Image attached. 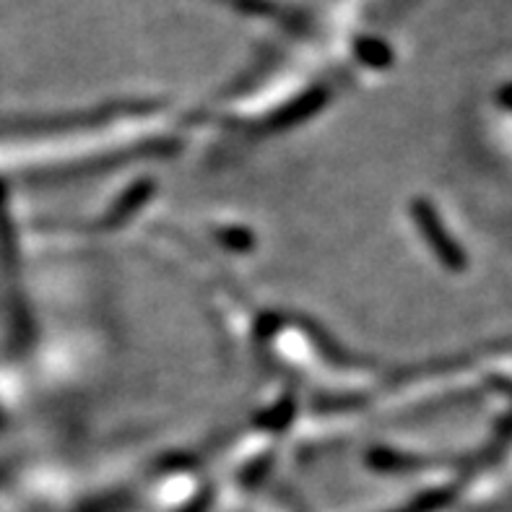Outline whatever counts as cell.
Wrapping results in <instances>:
<instances>
[{"mask_svg": "<svg viewBox=\"0 0 512 512\" xmlns=\"http://www.w3.org/2000/svg\"><path fill=\"white\" fill-rule=\"evenodd\" d=\"M500 99L507 104V107H512V84L505 86V89L500 91Z\"/></svg>", "mask_w": 512, "mask_h": 512, "instance_id": "cell-1", "label": "cell"}]
</instances>
